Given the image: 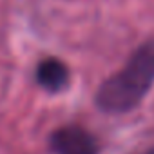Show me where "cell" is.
<instances>
[{
	"instance_id": "2",
	"label": "cell",
	"mask_w": 154,
	"mask_h": 154,
	"mask_svg": "<svg viewBox=\"0 0 154 154\" xmlns=\"http://www.w3.org/2000/svg\"><path fill=\"white\" fill-rule=\"evenodd\" d=\"M54 154H98L96 138L80 125H65L49 136Z\"/></svg>"
},
{
	"instance_id": "4",
	"label": "cell",
	"mask_w": 154,
	"mask_h": 154,
	"mask_svg": "<svg viewBox=\"0 0 154 154\" xmlns=\"http://www.w3.org/2000/svg\"><path fill=\"white\" fill-rule=\"evenodd\" d=\"M147 154H154V150H150V152H147Z\"/></svg>"
},
{
	"instance_id": "3",
	"label": "cell",
	"mask_w": 154,
	"mask_h": 154,
	"mask_svg": "<svg viewBox=\"0 0 154 154\" xmlns=\"http://www.w3.org/2000/svg\"><path fill=\"white\" fill-rule=\"evenodd\" d=\"M35 78L42 89L49 93H60L69 84V67L62 60L49 56V58H44L36 65Z\"/></svg>"
},
{
	"instance_id": "1",
	"label": "cell",
	"mask_w": 154,
	"mask_h": 154,
	"mask_svg": "<svg viewBox=\"0 0 154 154\" xmlns=\"http://www.w3.org/2000/svg\"><path fill=\"white\" fill-rule=\"evenodd\" d=\"M152 85L154 38L143 42L131 54L127 63L100 85L94 102L105 114H125L141 103Z\"/></svg>"
}]
</instances>
